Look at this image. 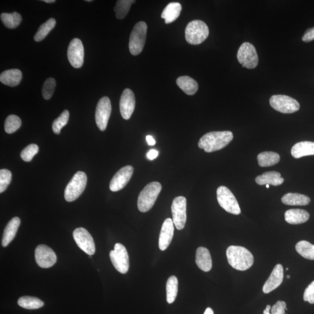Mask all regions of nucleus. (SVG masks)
I'll return each mask as SVG.
<instances>
[{"label": "nucleus", "mask_w": 314, "mask_h": 314, "mask_svg": "<svg viewBox=\"0 0 314 314\" xmlns=\"http://www.w3.org/2000/svg\"><path fill=\"white\" fill-rule=\"evenodd\" d=\"M181 10V5L180 3L170 2L163 9L161 17L165 19V23H172L179 16Z\"/></svg>", "instance_id": "27"}, {"label": "nucleus", "mask_w": 314, "mask_h": 314, "mask_svg": "<svg viewBox=\"0 0 314 314\" xmlns=\"http://www.w3.org/2000/svg\"><path fill=\"white\" fill-rule=\"evenodd\" d=\"M134 168L131 165L125 166L115 174L110 183L112 191H120L127 185L134 173Z\"/></svg>", "instance_id": "16"}, {"label": "nucleus", "mask_w": 314, "mask_h": 314, "mask_svg": "<svg viewBox=\"0 0 314 314\" xmlns=\"http://www.w3.org/2000/svg\"><path fill=\"white\" fill-rule=\"evenodd\" d=\"M1 20L4 26L8 29H15L22 22V16L19 13H2L1 14Z\"/></svg>", "instance_id": "30"}, {"label": "nucleus", "mask_w": 314, "mask_h": 314, "mask_svg": "<svg viewBox=\"0 0 314 314\" xmlns=\"http://www.w3.org/2000/svg\"><path fill=\"white\" fill-rule=\"evenodd\" d=\"M286 278H287L288 279H290V278H291V276L287 275V276H286Z\"/></svg>", "instance_id": "49"}, {"label": "nucleus", "mask_w": 314, "mask_h": 314, "mask_svg": "<svg viewBox=\"0 0 314 314\" xmlns=\"http://www.w3.org/2000/svg\"><path fill=\"white\" fill-rule=\"evenodd\" d=\"M195 263L199 268L204 272H209L212 267V259L209 250L203 247H198L195 255Z\"/></svg>", "instance_id": "20"}, {"label": "nucleus", "mask_w": 314, "mask_h": 314, "mask_svg": "<svg viewBox=\"0 0 314 314\" xmlns=\"http://www.w3.org/2000/svg\"><path fill=\"white\" fill-rule=\"evenodd\" d=\"M284 271L281 264H277L272 271L270 277L265 282L263 291L265 294H268L274 291L280 286L284 281Z\"/></svg>", "instance_id": "18"}, {"label": "nucleus", "mask_w": 314, "mask_h": 314, "mask_svg": "<svg viewBox=\"0 0 314 314\" xmlns=\"http://www.w3.org/2000/svg\"><path fill=\"white\" fill-rule=\"evenodd\" d=\"M38 147L35 144H31L24 148L20 153L21 158L26 162H30L38 152Z\"/></svg>", "instance_id": "39"}, {"label": "nucleus", "mask_w": 314, "mask_h": 314, "mask_svg": "<svg viewBox=\"0 0 314 314\" xmlns=\"http://www.w3.org/2000/svg\"><path fill=\"white\" fill-rule=\"evenodd\" d=\"M35 260L41 268H50L57 262V256L51 248L44 244L38 246L35 250Z\"/></svg>", "instance_id": "15"}, {"label": "nucleus", "mask_w": 314, "mask_h": 314, "mask_svg": "<svg viewBox=\"0 0 314 314\" xmlns=\"http://www.w3.org/2000/svg\"><path fill=\"white\" fill-rule=\"evenodd\" d=\"M161 189V184L158 181H153L147 184L139 195L138 207L139 211L146 212L150 210L155 205Z\"/></svg>", "instance_id": "3"}, {"label": "nucleus", "mask_w": 314, "mask_h": 314, "mask_svg": "<svg viewBox=\"0 0 314 314\" xmlns=\"http://www.w3.org/2000/svg\"><path fill=\"white\" fill-rule=\"evenodd\" d=\"M158 156V152L156 150H151L147 155L148 159L150 160H153L157 158Z\"/></svg>", "instance_id": "44"}, {"label": "nucleus", "mask_w": 314, "mask_h": 314, "mask_svg": "<svg viewBox=\"0 0 314 314\" xmlns=\"http://www.w3.org/2000/svg\"><path fill=\"white\" fill-rule=\"evenodd\" d=\"M56 24V20L54 18L49 19L46 22L42 24L34 36V40L40 42L44 39L49 33L54 29Z\"/></svg>", "instance_id": "33"}, {"label": "nucleus", "mask_w": 314, "mask_h": 314, "mask_svg": "<svg viewBox=\"0 0 314 314\" xmlns=\"http://www.w3.org/2000/svg\"><path fill=\"white\" fill-rule=\"evenodd\" d=\"M256 181L259 185L271 184L277 186L284 182V178L280 173L276 171L265 172L256 178Z\"/></svg>", "instance_id": "25"}, {"label": "nucleus", "mask_w": 314, "mask_h": 314, "mask_svg": "<svg viewBox=\"0 0 314 314\" xmlns=\"http://www.w3.org/2000/svg\"><path fill=\"white\" fill-rule=\"evenodd\" d=\"M226 256L230 266L238 271L249 270L254 264L253 254L242 246H229L226 250Z\"/></svg>", "instance_id": "2"}, {"label": "nucleus", "mask_w": 314, "mask_h": 314, "mask_svg": "<svg viewBox=\"0 0 314 314\" xmlns=\"http://www.w3.org/2000/svg\"><path fill=\"white\" fill-rule=\"evenodd\" d=\"M73 236L77 245L84 252L89 256H92L95 253V243L92 236L86 229L83 228L76 229L73 232Z\"/></svg>", "instance_id": "13"}, {"label": "nucleus", "mask_w": 314, "mask_h": 314, "mask_svg": "<svg viewBox=\"0 0 314 314\" xmlns=\"http://www.w3.org/2000/svg\"><path fill=\"white\" fill-rule=\"evenodd\" d=\"M233 139L232 132H211L204 135L198 143V148L207 153L221 150L228 146Z\"/></svg>", "instance_id": "1"}, {"label": "nucleus", "mask_w": 314, "mask_h": 314, "mask_svg": "<svg viewBox=\"0 0 314 314\" xmlns=\"http://www.w3.org/2000/svg\"><path fill=\"white\" fill-rule=\"evenodd\" d=\"M176 84L178 87L187 95H193L198 89L197 82L190 76L179 77L176 80Z\"/></svg>", "instance_id": "26"}, {"label": "nucleus", "mask_w": 314, "mask_h": 314, "mask_svg": "<svg viewBox=\"0 0 314 314\" xmlns=\"http://www.w3.org/2000/svg\"><path fill=\"white\" fill-rule=\"evenodd\" d=\"M135 1L133 0H119L114 7L115 15L119 19L125 18L131 8L132 3Z\"/></svg>", "instance_id": "35"}, {"label": "nucleus", "mask_w": 314, "mask_h": 314, "mask_svg": "<svg viewBox=\"0 0 314 314\" xmlns=\"http://www.w3.org/2000/svg\"><path fill=\"white\" fill-rule=\"evenodd\" d=\"M237 60L243 67L254 69L258 64V56L256 48L249 42L240 45L237 54Z\"/></svg>", "instance_id": "8"}, {"label": "nucleus", "mask_w": 314, "mask_h": 314, "mask_svg": "<svg viewBox=\"0 0 314 314\" xmlns=\"http://www.w3.org/2000/svg\"><path fill=\"white\" fill-rule=\"evenodd\" d=\"M270 310H271V307L270 305H268L266 309L264 311V314H271L270 313Z\"/></svg>", "instance_id": "46"}, {"label": "nucleus", "mask_w": 314, "mask_h": 314, "mask_svg": "<svg viewBox=\"0 0 314 314\" xmlns=\"http://www.w3.org/2000/svg\"><path fill=\"white\" fill-rule=\"evenodd\" d=\"M296 250L300 256L310 260H314V245L307 241L302 240L297 243Z\"/></svg>", "instance_id": "32"}, {"label": "nucleus", "mask_w": 314, "mask_h": 314, "mask_svg": "<svg viewBox=\"0 0 314 314\" xmlns=\"http://www.w3.org/2000/svg\"><path fill=\"white\" fill-rule=\"evenodd\" d=\"M286 304L284 301H278L271 308V314H285Z\"/></svg>", "instance_id": "42"}, {"label": "nucleus", "mask_w": 314, "mask_h": 314, "mask_svg": "<svg viewBox=\"0 0 314 314\" xmlns=\"http://www.w3.org/2000/svg\"><path fill=\"white\" fill-rule=\"evenodd\" d=\"M56 86L55 79L49 78L45 80L43 89H42V95L45 100L50 99L54 93Z\"/></svg>", "instance_id": "38"}, {"label": "nucleus", "mask_w": 314, "mask_h": 314, "mask_svg": "<svg viewBox=\"0 0 314 314\" xmlns=\"http://www.w3.org/2000/svg\"><path fill=\"white\" fill-rule=\"evenodd\" d=\"M147 31L148 25L146 22L141 21L135 24L129 43V50L133 55H138L143 51L146 43Z\"/></svg>", "instance_id": "5"}, {"label": "nucleus", "mask_w": 314, "mask_h": 314, "mask_svg": "<svg viewBox=\"0 0 314 314\" xmlns=\"http://www.w3.org/2000/svg\"><path fill=\"white\" fill-rule=\"evenodd\" d=\"M112 110L111 101L108 97H103L97 104L95 118L98 128L101 131L106 130Z\"/></svg>", "instance_id": "12"}, {"label": "nucleus", "mask_w": 314, "mask_h": 314, "mask_svg": "<svg viewBox=\"0 0 314 314\" xmlns=\"http://www.w3.org/2000/svg\"><path fill=\"white\" fill-rule=\"evenodd\" d=\"M67 56L68 61L73 68L82 67L84 62L85 51L82 42L79 38H73L69 43Z\"/></svg>", "instance_id": "14"}, {"label": "nucleus", "mask_w": 314, "mask_h": 314, "mask_svg": "<svg viewBox=\"0 0 314 314\" xmlns=\"http://www.w3.org/2000/svg\"><path fill=\"white\" fill-rule=\"evenodd\" d=\"M266 187L267 188L270 187V184H266Z\"/></svg>", "instance_id": "50"}, {"label": "nucleus", "mask_w": 314, "mask_h": 314, "mask_svg": "<svg viewBox=\"0 0 314 314\" xmlns=\"http://www.w3.org/2000/svg\"><path fill=\"white\" fill-rule=\"evenodd\" d=\"M172 214L174 225L177 230H182L186 222V199L179 196L173 199Z\"/></svg>", "instance_id": "11"}, {"label": "nucleus", "mask_w": 314, "mask_h": 314, "mask_svg": "<svg viewBox=\"0 0 314 314\" xmlns=\"http://www.w3.org/2000/svg\"><path fill=\"white\" fill-rule=\"evenodd\" d=\"M18 305L23 309L28 310H36L41 308L44 305L41 300L34 297H21L17 301Z\"/></svg>", "instance_id": "31"}, {"label": "nucleus", "mask_w": 314, "mask_h": 314, "mask_svg": "<svg viewBox=\"0 0 314 314\" xmlns=\"http://www.w3.org/2000/svg\"><path fill=\"white\" fill-rule=\"evenodd\" d=\"M270 103L274 110L284 114L294 113L300 109L298 101L288 96H272L270 100Z\"/></svg>", "instance_id": "9"}, {"label": "nucleus", "mask_w": 314, "mask_h": 314, "mask_svg": "<svg viewBox=\"0 0 314 314\" xmlns=\"http://www.w3.org/2000/svg\"><path fill=\"white\" fill-rule=\"evenodd\" d=\"M209 35L208 27L203 21L194 20L187 24L185 29V38L188 43L200 44L207 39Z\"/></svg>", "instance_id": "4"}, {"label": "nucleus", "mask_w": 314, "mask_h": 314, "mask_svg": "<svg viewBox=\"0 0 314 314\" xmlns=\"http://www.w3.org/2000/svg\"><path fill=\"white\" fill-rule=\"evenodd\" d=\"M87 180L85 172L79 171L76 173L65 188L64 197L66 201L72 202L78 198L85 189Z\"/></svg>", "instance_id": "6"}, {"label": "nucleus", "mask_w": 314, "mask_h": 314, "mask_svg": "<svg viewBox=\"0 0 314 314\" xmlns=\"http://www.w3.org/2000/svg\"><path fill=\"white\" fill-rule=\"evenodd\" d=\"M22 121L19 117L15 115H10L5 121V131L8 134H12L21 127Z\"/></svg>", "instance_id": "36"}, {"label": "nucleus", "mask_w": 314, "mask_h": 314, "mask_svg": "<svg viewBox=\"0 0 314 314\" xmlns=\"http://www.w3.org/2000/svg\"><path fill=\"white\" fill-rule=\"evenodd\" d=\"M288 270H289V268H286V271H288Z\"/></svg>", "instance_id": "52"}, {"label": "nucleus", "mask_w": 314, "mask_h": 314, "mask_svg": "<svg viewBox=\"0 0 314 314\" xmlns=\"http://www.w3.org/2000/svg\"><path fill=\"white\" fill-rule=\"evenodd\" d=\"M302 40L306 43L314 40V27L306 30L302 37Z\"/></svg>", "instance_id": "43"}, {"label": "nucleus", "mask_w": 314, "mask_h": 314, "mask_svg": "<svg viewBox=\"0 0 314 314\" xmlns=\"http://www.w3.org/2000/svg\"><path fill=\"white\" fill-rule=\"evenodd\" d=\"M204 314H214V313L211 308H207L206 309Z\"/></svg>", "instance_id": "47"}, {"label": "nucleus", "mask_w": 314, "mask_h": 314, "mask_svg": "<svg viewBox=\"0 0 314 314\" xmlns=\"http://www.w3.org/2000/svg\"><path fill=\"white\" fill-rule=\"evenodd\" d=\"M136 99L134 92L130 89H126L122 93L120 103L121 114L124 120H128L134 113Z\"/></svg>", "instance_id": "17"}, {"label": "nucleus", "mask_w": 314, "mask_h": 314, "mask_svg": "<svg viewBox=\"0 0 314 314\" xmlns=\"http://www.w3.org/2000/svg\"><path fill=\"white\" fill-rule=\"evenodd\" d=\"M22 79V72L17 69L6 70L0 75V81L3 85L10 87H15L19 85Z\"/></svg>", "instance_id": "22"}, {"label": "nucleus", "mask_w": 314, "mask_h": 314, "mask_svg": "<svg viewBox=\"0 0 314 314\" xmlns=\"http://www.w3.org/2000/svg\"><path fill=\"white\" fill-rule=\"evenodd\" d=\"M173 224V220L170 218H167L163 223L159 237V248L161 251L165 250L172 240L174 233Z\"/></svg>", "instance_id": "19"}, {"label": "nucleus", "mask_w": 314, "mask_h": 314, "mask_svg": "<svg viewBox=\"0 0 314 314\" xmlns=\"http://www.w3.org/2000/svg\"><path fill=\"white\" fill-rule=\"evenodd\" d=\"M282 202L289 205H307L310 203L311 200L306 195L289 193L282 197Z\"/></svg>", "instance_id": "28"}, {"label": "nucleus", "mask_w": 314, "mask_h": 314, "mask_svg": "<svg viewBox=\"0 0 314 314\" xmlns=\"http://www.w3.org/2000/svg\"><path fill=\"white\" fill-rule=\"evenodd\" d=\"M86 1L87 2H91L92 1V0H86Z\"/></svg>", "instance_id": "51"}, {"label": "nucleus", "mask_w": 314, "mask_h": 314, "mask_svg": "<svg viewBox=\"0 0 314 314\" xmlns=\"http://www.w3.org/2000/svg\"><path fill=\"white\" fill-rule=\"evenodd\" d=\"M217 200L221 207L226 212L234 215H239L241 213L238 202L228 187L221 186L216 191Z\"/></svg>", "instance_id": "7"}, {"label": "nucleus", "mask_w": 314, "mask_h": 314, "mask_svg": "<svg viewBox=\"0 0 314 314\" xmlns=\"http://www.w3.org/2000/svg\"><path fill=\"white\" fill-rule=\"evenodd\" d=\"M110 259L114 267L120 273H127L129 268V258L125 247L121 243L115 244L114 250L111 251Z\"/></svg>", "instance_id": "10"}, {"label": "nucleus", "mask_w": 314, "mask_h": 314, "mask_svg": "<svg viewBox=\"0 0 314 314\" xmlns=\"http://www.w3.org/2000/svg\"><path fill=\"white\" fill-rule=\"evenodd\" d=\"M69 118V113L68 110L63 111L58 118L53 122L52 125V131L54 134L59 135L63 127L68 124Z\"/></svg>", "instance_id": "37"}, {"label": "nucleus", "mask_w": 314, "mask_h": 314, "mask_svg": "<svg viewBox=\"0 0 314 314\" xmlns=\"http://www.w3.org/2000/svg\"><path fill=\"white\" fill-rule=\"evenodd\" d=\"M292 155L295 158L314 155V142H302L296 143L291 150Z\"/></svg>", "instance_id": "24"}, {"label": "nucleus", "mask_w": 314, "mask_h": 314, "mask_svg": "<svg viewBox=\"0 0 314 314\" xmlns=\"http://www.w3.org/2000/svg\"><path fill=\"white\" fill-rule=\"evenodd\" d=\"M285 221L290 224L299 225L308 221L310 214L304 209H291L285 212Z\"/></svg>", "instance_id": "21"}, {"label": "nucleus", "mask_w": 314, "mask_h": 314, "mask_svg": "<svg viewBox=\"0 0 314 314\" xmlns=\"http://www.w3.org/2000/svg\"><path fill=\"white\" fill-rule=\"evenodd\" d=\"M178 292V281L175 276H172L167 279L166 283V300L169 304H172L176 298Z\"/></svg>", "instance_id": "34"}, {"label": "nucleus", "mask_w": 314, "mask_h": 314, "mask_svg": "<svg viewBox=\"0 0 314 314\" xmlns=\"http://www.w3.org/2000/svg\"><path fill=\"white\" fill-rule=\"evenodd\" d=\"M257 160L258 164L261 167L271 166L279 163L280 156L274 152H265L258 155Z\"/></svg>", "instance_id": "29"}, {"label": "nucleus", "mask_w": 314, "mask_h": 314, "mask_svg": "<svg viewBox=\"0 0 314 314\" xmlns=\"http://www.w3.org/2000/svg\"><path fill=\"white\" fill-rule=\"evenodd\" d=\"M12 173L10 171L3 169L0 170V193L4 191L11 181Z\"/></svg>", "instance_id": "40"}, {"label": "nucleus", "mask_w": 314, "mask_h": 314, "mask_svg": "<svg viewBox=\"0 0 314 314\" xmlns=\"http://www.w3.org/2000/svg\"><path fill=\"white\" fill-rule=\"evenodd\" d=\"M146 141L148 143L149 146H154L156 145V141L152 136L149 135L146 136Z\"/></svg>", "instance_id": "45"}, {"label": "nucleus", "mask_w": 314, "mask_h": 314, "mask_svg": "<svg viewBox=\"0 0 314 314\" xmlns=\"http://www.w3.org/2000/svg\"><path fill=\"white\" fill-rule=\"evenodd\" d=\"M20 224V220L18 217H14L5 226L2 239V246L6 247L12 242Z\"/></svg>", "instance_id": "23"}, {"label": "nucleus", "mask_w": 314, "mask_h": 314, "mask_svg": "<svg viewBox=\"0 0 314 314\" xmlns=\"http://www.w3.org/2000/svg\"><path fill=\"white\" fill-rule=\"evenodd\" d=\"M303 299L305 302H308L312 305L314 304V281L311 283L305 290Z\"/></svg>", "instance_id": "41"}, {"label": "nucleus", "mask_w": 314, "mask_h": 314, "mask_svg": "<svg viewBox=\"0 0 314 314\" xmlns=\"http://www.w3.org/2000/svg\"><path fill=\"white\" fill-rule=\"evenodd\" d=\"M43 1L46 3H54L55 2V0H43Z\"/></svg>", "instance_id": "48"}]
</instances>
